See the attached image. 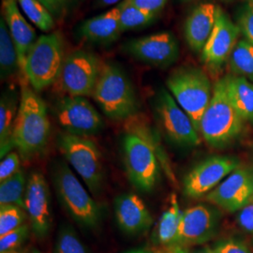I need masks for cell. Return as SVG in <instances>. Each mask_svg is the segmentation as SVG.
I'll return each instance as SVG.
<instances>
[{
    "instance_id": "cell-7",
    "label": "cell",
    "mask_w": 253,
    "mask_h": 253,
    "mask_svg": "<svg viewBox=\"0 0 253 253\" xmlns=\"http://www.w3.org/2000/svg\"><path fill=\"white\" fill-rule=\"evenodd\" d=\"M57 145L67 162L84 182L91 193H99L104 180V171L97 145L87 137L67 132L58 136Z\"/></svg>"
},
{
    "instance_id": "cell-25",
    "label": "cell",
    "mask_w": 253,
    "mask_h": 253,
    "mask_svg": "<svg viewBox=\"0 0 253 253\" xmlns=\"http://www.w3.org/2000/svg\"><path fill=\"white\" fill-rule=\"evenodd\" d=\"M125 127H126V132H131V133H134L136 135L141 137L142 139L145 140V142H147L153 147L155 152L158 156L160 163H162V165L163 166L164 172H166V174L169 178L174 180L173 173H172V169L170 167V163L168 162V159L165 155V152L163 151V146L160 145V141H159L158 137L157 135H155L156 134L155 131L152 129V127L149 126V124L146 122L145 118H142L136 114L133 117L126 119Z\"/></svg>"
},
{
    "instance_id": "cell-31",
    "label": "cell",
    "mask_w": 253,
    "mask_h": 253,
    "mask_svg": "<svg viewBox=\"0 0 253 253\" xmlns=\"http://www.w3.org/2000/svg\"><path fill=\"white\" fill-rule=\"evenodd\" d=\"M55 253H89V252L73 227L64 225L58 233Z\"/></svg>"
},
{
    "instance_id": "cell-15",
    "label": "cell",
    "mask_w": 253,
    "mask_h": 253,
    "mask_svg": "<svg viewBox=\"0 0 253 253\" xmlns=\"http://www.w3.org/2000/svg\"><path fill=\"white\" fill-rule=\"evenodd\" d=\"M125 52L141 62L164 68L178 59L180 47L172 32L164 31L127 42Z\"/></svg>"
},
{
    "instance_id": "cell-28",
    "label": "cell",
    "mask_w": 253,
    "mask_h": 253,
    "mask_svg": "<svg viewBox=\"0 0 253 253\" xmlns=\"http://www.w3.org/2000/svg\"><path fill=\"white\" fill-rule=\"evenodd\" d=\"M26 175L20 170L13 176L0 183V206L13 205L25 209V194L27 190Z\"/></svg>"
},
{
    "instance_id": "cell-3",
    "label": "cell",
    "mask_w": 253,
    "mask_h": 253,
    "mask_svg": "<svg viewBox=\"0 0 253 253\" xmlns=\"http://www.w3.org/2000/svg\"><path fill=\"white\" fill-rule=\"evenodd\" d=\"M104 115L115 120H126L137 114L135 90L125 72L117 64H102L92 95Z\"/></svg>"
},
{
    "instance_id": "cell-32",
    "label": "cell",
    "mask_w": 253,
    "mask_h": 253,
    "mask_svg": "<svg viewBox=\"0 0 253 253\" xmlns=\"http://www.w3.org/2000/svg\"><path fill=\"white\" fill-rule=\"evenodd\" d=\"M27 217L26 210L17 206H0V236L25 224Z\"/></svg>"
},
{
    "instance_id": "cell-47",
    "label": "cell",
    "mask_w": 253,
    "mask_h": 253,
    "mask_svg": "<svg viewBox=\"0 0 253 253\" xmlns=\"http://www.w3.org/2000/svg\"><path fill=\"white\" fill-rule=\"evenodd\" d=\"M222 1H225V2H231V1H234V0H222Z\"/></svg>"
},
{
    "instance_id": "cell-22",
    "label": "cell",
    "mask_w": 253,
    "mask_h": 253,
    "mask_svg": "<svg viewBox=\"0 0 253 253\" xmlns=\"http://www.w3.org/2000/svg\"><path fill=\"white\" fill-rule=\"evenodd\" d=\"M20 96L18 91L9 87L3 91L0 100V156L3 159L9 153L13 145L12 135L15 119L18 113Z\"/></svg>"
},
{
    "instance_id": "cell-38",
    "label": "cell",
    "mask_w": 253,
    "mask_h": 253,
    "mask_svg": "<svg viewBox=\"0 0 253 253\" xmlns=\"http://www.w3.org/2000/svg\"><path fill=\"white\" fill-rule=\"evenodd\" d=\"M236 221L239 227L246 233L253 235V200L245 208L239 210Z\"/></svg>"
},
{
    "instance_id": "cell-46",
    "label": "cell",
    "mask_w": 253,
    "mask_h": 253,
    "mask_svg": "<svg viewBox=\"0 0 253 253\" xmlns=\"http://www.w3.org/2000/svg\"><path fill=\"white\" fill-rule=\"evenodd\" d=\"M249 2H250V4H252V5H253V0H248Z\"/></svg>"
},
{
    "instance_id": "cell-16",
    "label": "cell",
    "mask_w": 253,
    "mask_h": 253,
    "mask_svg": "<svg viewBox=\"0 0 253 253\" xmlns=\"http://www.w3.org/2000/svg\"><path fill=\"white\" fill-rule=\"evenodd\" d=\"M217 208L208 205H197L183 212L177 244L188 248L207 243L217 235L220 222Z\"/></svg>"
},
{
    "instance_id": "cell-6",
    "label": "cell",
    "mask_w": 253,
    "mask_h": 253,
    "mask_svg": "<svg viewBox=\"0 0 253 253\" xmlns=\"http://www.w3.org/2000/svg\"><path fill=\"white\" fill-rule=\"evenodd\" d=\"M58 199L70 216L82 226L94 229L100 224L101 210L66 163H56L53 172Z\"/></svg>"
},
{
    "instance_id": "cell-2",
    "label": "cell",
    "mask_w": 253,
    "mask_h": 253,
    "mask_svg": "<svg viewBox=\"0 0 253 253\" xmlns=\"http://www.w3.org/2000/svg\"><path fill=\"white\" fill-rule=\"evenodd\" d=\"M244 119L237 113L229 98L226 77L218 79L208 108L200 122L199 133L214 148H224L241 135Z\"/></svg>"
},
{
    "instance_id": "cell-24",
    "label": "cell",
    "mask_w": 253,
    "mask_h": 253,
    "mask_svg": "<svg viewBox=\"0 0 253 253\" xmlns=\"http://www.w3.org/2000/svg\"><path fill=\"white\" fill-rule=\"evenodd\" d=\"M182 215L177 197L172 193L170 207L164 211L157 228V239L162 246L167 248L177 244Z\"/></svg>"
},
{
    "instance_id": "cell-9",
    "label": "cell",
    "mask_w": 253,
    "mask_h": 253,
    "mask_svg": "<svg viewBox=\"0 0 253 253\" xmlns=\"http://www.w3.org/2000/svg\"><path fill=\"white\" fill-rule=\"evenodd\" d=\"M154 112L164 134L174 145L194 147L201 144L200 133L190 117L163 87L154 99Z\"/></svg>"
},
{
    "instance_id": "cell-43",
    "label": "cell",
    "mask_w": 253,
    "mask_h": 253,
    "mask_svg": "<svg viewBox=\"0 0 253 253\" xmlns=\"http://www.w3.org/2000/svg\"><path fill=\"white\" fill-rule=\"evenodd\" d=\"M216 253L214 252V250L213 249H210V248H208V247H206V248H203V249H201V250H197V251H195L194 253Z\"/></svg>"
},
{
    "instance_id": "cell-30",
    "label": "cell",
    "mask_w": 253,
    "mask_h": 253,
    "mask_svg": "<svg viewBox=\"0 0 253 253\" xmlns=\"http://www.w3.org/2000/svg\"><path fill=\"white\" fill-rule=\"evenodd\" d=\"M27 19L43 32L51 31L54 27V18L38 0H16Z\"/></svg>"
},
{
    "instance_id": "cell-36",
    "label": "cell",
    "mask_w": 253,
    "mask_h": 253,
    "mask_svg": "<svg viewBox=\"0 0 253 253\" xmlns=\"http://www.w3.org/2000/svg\"><path fill=\"white\" fill-rule=\"evenodd\" d=\"M213 250L216 253H252L247 245L235 238H228L217 242Z\"/></svg>"
},
{
    "instance_id": "cell-4",
    "label": "cell",
    "mask_w": 253,
    "mask_h": 253,
    "mask_svg": "<svg viewBox=\"0 0 253 253\" xmlns=\"http://www.w3.org/2000/svg\"><path fill=\"white\" fill-rule=\"evenodd\" d=\"M166 86L199 132L201 119L213 94L207 73L195 66H181L169 75Z\"/></svg>"
},
{
    "instance_id": "cell-14",
    "label": "cell",
    "mask_w": 253,
    "mask_h": 253,
    "mask_svg": "<svg viewBox=\"0 0 253 253\" xmlns=\"http://www.w3.org/2000/svg\"><path fill=\"white\" fill-rule=\"evenodd\" d=\"M240 33L237 24L218 7L215 27L201 52V60L211 73H218L229 61Z\"/></svg>"
},
{
    "instance_id": "cell-27",
    "label": "cell",
    "mask_w": 253,
    "mask_h": 253,
    "mask_svg": "<svg viewBox=\"0 0 253 253\" xmlns=\"http://www.w3.org/2000/svg\"><path fill=\"white\" fill-rule=\"evenodd\" d=\"M119 25L123 32L147 27L157 18V14L137 8L129 0H123L118 4Z\"/></svg>"
},
{
    "instance_id": "cell-17",
    "label": "cell",
    "mask_w": 253,
    "mask_h": 253,
    "mask_svg": "<svg viewBox=\"0 0 253 253\" xmlns=\"http://www.w3.org/2000/svg\"><path fill=\"white\" fill-rule=\"evenodd\" d=\"M25 210L34 234L44 237L52 225V210L49 187L41 172H32L27 179Z\"/></svg>"
},
{
    "instance_id": "cell-45",
    "label": "cell",
    "mask_w": 253,
    "mask_h": 253,
    "mask_svg": "<svg viewBox=\"0 0 253 253\" xmlns=\"http://www.w3.org/2000/svg\"><path fill=\"white\" fill-rule=\"evenodd\" d=\"M41 253V252H39V251H36V250H34V251H32L31 253Z\"/></svg>"
},
{
    "instance_id": "cell-23",
    "label": "cell",
    "mask_w": 253,
    "mask_h": 253,
    "mask_svg": "<svg viewBox=\"0 0 253 253\" xmlns=\"http://www.w3.org/2000/svg\"><path fill=\"white\" fill-rule=\"evenodd\" d=\"M225 77L232 104L244 121L253 122V82L235 74H228Z\"/></svg>"
},
{
    "instance_id": "cell-20",
    "label": "cell",
    "mask_w": 253,
    "mask_h": 253,
    "mask_svg": "<svg viewBox=\"0 0 253 253\" xmlns=\"http://www.w3.org/2000/svg\"><path fill=\"white\" fill-rule=\"evenodd\" d=\"M218 7L205 2L197 5L188 15L184 24V35L193 53H201L208 42L216 24Z\"/></svg>"
},
{
    "instance_id": "cell-33",
    "label": "cell",
    "mask_w": 253,
    "mask_h": 253,
    "mask_svg": "<svg viewBox=\"0 0 253 253\" xmlns=\"http://www.w3.org/2000/svg\"><path fill=\"white\" fill-rule=\"evenodd\" d=\"M29 231L30 228L25 223L8 234L0 236V253H15L26 242Z\"/></svg>"
},
{
    "instance_id": "cell-35",
    "label": "cell",
    "mask_w": 253,
    "mask_h": 253,
    "mask_svg": "<svg viewBox=\"0 0 253 253\" xmlns=\"http://www.w3.org/2000/svg\"><path fill=\"white\" fill-rule=\"evenodd\" d=\"M20 157L16 152L6 155L0 164V183L7 180L20 171Z\"/></svg>"
},
{
    "instance_id": "cell-21",
    "label": "cell",
    "mask_w": 253,
    "mask_h": 253,
    "mask_svg": "<svg viewBox=\"0 0 253 253\" xmlns=\"http://www.w3.org/2000/svg\"><path fill=\"white\" fill-rule=\"evenodd\" d=\"M121 33L118 5L106 12L84 21L78 27L80 39L97 45L111 44L118 40Z\"/></svg>"
},
{
    "instance_id": "cell-8",
    "label": "cell",
    "mask_w": 253,
    "mask_h": 253,
    "mask_svg": "<svg viewBox=\"0 0 253 253\" xmlns=\"http://www.w3.org/2000/svg\"><path fill=\"white\" fill-rule=\"evenodd\" d=\"M123 151L130 183L143 192L151 191L160 176V161L153 147L141 137L126 132L123 139Z\"/></svg>"
},
{
    "instance_id": "cell-10",
    "label": "cell",
    "mask_w": 253,
    "mask_h": 253,
    "mask_svg": "<svg viewBox=\"0 0 253 253\" xmlns=\"http://www.w3.org/2000/svg\"><path fill=\"white\" fill-rule=\"evenodd\" d=\"M101 68L102 64L96 54L77 50L65 57L57 82L67 96L92 97Z\"/></svg>"
},
{
    "instance_id": "cell-34",
    "label": "cell",
    "mask_w": 253,
    "mask_h": 253,
    "mask_svg": "<svg viewBox=\"0 0 253 253\" xmlns=\"http://www.w3.org/2000/svg\"><path fill=\"white\" fill-rule=\"evenodd\" d=\"M236 24L245 40L253 45V5L242 6L238 10Z\"/></svg>"
},
{
    "instance_id": "cell-29",
    "label": "cell",
    "mask_w": 253,
    "mask_h": 253,
    "mask_svg": "<svg viewBox=\"0 0 253 253\" xmlns=\"http://www.w3.org/2000/svg\"><path fill=\"white\" fill-rule=\"evenodd\" d=\"M229 64L235 75L244 77L253 83V45L240 40L230 56Z\"/></svg>"
},
{
    "instance_id": "cell-48",
    "label": "cell",
    "mask_w": 253,
    "mask_h": 253,
    "mask_svg": "<svg viewBox=\"0 0 253 253\" xmlns=\"http://www.w3.org/2000/svg\"><path fill=\"white\" fill-rule=\"evenodd\" d=\"M158 253H164V251H159Z\"/></svg>"
},
{
    "instance_id": "cell-44",
    "label": "cell",
    "mask_w": 253,
    "mask_h": 253,
    "mask_svg": "<svg viewBox=\"0 0 253 253\" xmlns=\"http://www.w3.org/2000/svg\"><path fill=\"white\" fill-rule=\"evenodd\" d=\"M179 1L182 2V3H190V2L193 1V0H179Z\"/></svg>"
},
{
    "instance_id": "cell-39",
    "label": "cell",
    "mask_w": 253,
    "mask_h": 253,
    "mask_svg": "<svg viewBox=\"0 0 253 253\" xmlns=\"http://www.w3.org/2000/svg\"><path fill=\"white\" fill-rule=\"evenodd\" d=\"M134 6L139 9L157 14L163 10L168 0H129Z\"/></svg>"
},
{
    "instance_id": "cell-12",
    "label": "cell",
    "mask_w": 253,
    "mask_h": 253,
    "mask_svg": "<svg viewBox=\"0 0 253 253\" xmlns=\"http://www.w3.org/2000/svg\"><path fill=\"white\" fill-rule=\"evenodd\" d=\"M54 115L65 131L73 135H93L103 126L100 113L84 97L65 96L56 103Z\"/></svg>"
},
{
    "instance_id": "cell-37",
    "label": "cell",
    "mask_w": 253,
    "mask_h": 253,
    "mask_svg": "<svg viewBox=\"0 0 253 253\" xmlns=\"http://www.w3.org/2000/svg\"><path fill=\"white\" fill-rule=\"evenodd\" d=\"M52 14L54 19L63 17L70 9L73 0H38Z\"/></svg>"
},
{
    "instance_id": "cell-49",
    "label": "cell",
    "mask_w": 253,
    "mask_h": 253,
    "mask_svg": "<svg viewBox=\"0 0 253 253\" xmlns=\"http://www.w3.org/2000/svg\"></svg>"
},
{
    "instance_id": "cell-5",
    "label": "cell",
    "mask_w": 253,
    "mask_h": 253,
    "mask_svg": "<svg viewBox=\"0 0 253 253\" xmlns=\"http://www.w3.org/2000/svg\"><path fill=\"white\" fill-rule=\"evenodd\" d=\"M65 57L60 33L42 35L27 54L23 75L36 92L43 90L58 80Z\"/></svg>"
},
{
    "instance_id": "cell-41",
    "label": "cell",
    "mask_w": 253,
    "mask_h": 253,
    "mask_svg": "<svg viewBox=\"0 0 253 253\" xmlns=\"http://www.w3.org/2000/svg\"><path fill=\"white\" fill-rule=\"evenodd\" d=\"M123 0H98V6L99 7H110L116 4H119Z\"/></svg>"
},
{
    "instance_id": "cell-18",
    "label": "cell",
    "mask_w": 253,
    "mask_h": 253,
    "mask_svg": "<svg viewBox=\"0 0 253 253\" xmlns=\"http://www.w3.org/2000/svg\"><path fill=\"white\" fill-rule=\"evenodd\" d=\"M115 216L119 228L127 235H139L147 231L153 217L144 201L134 193H123L115 200Z\"/></svg>"
},
{
    "instance_id": "cell-1",
    "label": "cell",
    "mask_w": 253,
    "mask_h": 253,
    "mask_svg": "<svg viewBox=\"0 0 253 253\" xmlns=\"http://www.w3.org/2000/svg\"><path fill=\"white\" fill-rule=\"evenodd\" d=\"M50 129L45 102L36 91L23 82L18 113L13 127L14 147L25 160L33 158L45 149Z\"/></svg>"
},
{
    "instance_id": "cell-40",
    "label": "cell",
    "mask_w": 253,
    "mask_h": 253,
    "mask_svg": "<svg viewBox=\"0 0 253 253\" xmlns=\"http://www.w3.org/2000/svg\"><path fill=\"white\" fill-rule=\"evenodd\" d=\"M164 253H190L189 250L181 245H172L170 247H167L164 251Z\"/></svg>"
},
{
    "instance_id": "cell-13",
    "label": "cell",
    "mask_w": 253,
    "mask_h": 253,
    "mask_svg": "<svg viewBox=\"0 0 253 253\" xmlns=\"http://www.w3.org/2000/svg\"><path fill=\"white\" fill-rule=\"evenodd\" d=\"M204 198L231 213L241 210L253 200V165H239Z\"/></svg>"
},
{
    "instance_id": "cell-26",
    "label": "cell",
    "mask_w": 253,
    "mask_h": 253,
    "mask_svg": "<svg viewBox=\"0 0 253 253\" xmlns=\"http://www.w3.org/2000/svg\"><path fill=\"white\" fill-rule=\"evenodd\" d=\"M20 71L18 54L3 16L0 18V76L5 81Z\"/></svg>"
},
{
    "instance_id": "cell-42",
    "label": "cell",
    "mask_w": 253,
    "mask_h": 253,
    "mask_svg": "<svg viewBox=\"0 0 253 253\" xmlns=\"http://www.w3.org/2000/svg\"><path fill=\"white\" fill-rule=\"evenodd\" d=\"M159 251H151V250H147V249H137L133 251H129L126 253H158Z\"/></svg>"
},
{
    "instance_id": "cell-19",
    "label": "cell",
    "mask_w": 253,
    "mask_h": 253,
    "mask_svg": "<svg viewBox=\"0 0 253 253\" xmlns=\"http://www.w3.org/2000/svg\"><path fill=\"white\" fill-rule=\"evenodd\" d=\"M2 16L17 50L20 72L23 74L27 54L38 39L36 31L20 11L16 0H2Z\"/></svg>"
},
{
    "instance_id": "cell-11",
    "label": "cell",
    "mask_w": 253,
    "mask_h": 253,
    "mask_svg": "<svg viewBox=\"0 0 253 253\" xmlns=\"http://www.w3.org/2000/svg\"><path fill=\"white\" fill-rule=\"evenodd\" d=\"M239 165V160L232 156L217 155L203 160L185 176V195L192 199L205 197Z\"/></svg>"
}]
</instances>
